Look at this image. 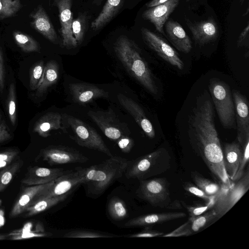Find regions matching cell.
<instances>
[{"mask_svg": "<svg viewBox=\"0 0 249 249\" xmlns=\"http://www.w3.org/2000/svg\"><path fill=\"white\" fill-rule=\"evenodd\" d=\"M59 77V66L54 60L49 61L45 66L43 80L36 89V95L42 96L49 88L56 83Z\"/></svg>", "mask_w": 249, "mask_h": 249, "instance_id": "obj_28", "label": "cell"}, {"mask_svg": "<svg viewBox=\"0 0 249 249\" xmlns=\"http://www.w3.org/2000/svg\"><path fill=\"white\" fill-rule=\"evenodd\" d=\"M164 234L163 232L154 230L149 227L145 228L140 232L132 233L126 235L129 237H154L157 236H161Z\"/></svg>", "mask_w": 249, "mask_h": 249, "instance_id": "obj_44", "label": "cell"}, {"mask_svg": "<svg viewBox=\"0 0 249 249\" xmlns=\"http://www.w3.org/2000/svg\"><path fill=\"white\" fill-rule=\"evenodd\" d=\"M88 24V16L85 13H79L77 18L73 19L71 24L72 33L78 45L80 44L83 40Z\"/></svg>", "mask_w": 249, "mask_h": 249, "instance_id": "obj_32", "label": "cell"}, {"mask_svg": "<svg viewBox=\"0 0 249 249\" xmlns=\"http://www.w3.org/2000/svg\"><path fill=\"white\" fill-rule=\"evenodd\" d=\"M70 193L51 197H38L26 209L27 216L37 214L64 201Z\"/></svg>", "mask_w": 249, "mask_h": 249, "instance_id": "obj_27", "label": "cell"}, {"mask_svg": "<svg viewBox=\"0 0 249 249\" xmlns=\"http://www.w3.org/2000/svg\"><path fill=\"white\" fill-rule=\"evenodd\" d=\"M19 153V150L16 148L0 151V171L14 162Z\"/></svg>", "mask_w": 249, "mask_h": 249, "instance_id": "obj_40", "label": "cell"}, {"mask_svg": "<svg viewBox=\"0 0 249 249\" xmlns=\"http://www.w3.org/2000/svg\"><path fill=\"white\" fill-rule=\"evenodd\" d=\"M117 97L121 105L133 117L146 136L150 138H154L155 132L153 125L141 107L131 98L124 94H119Z\"/></svg>", "mask_w": 249, "mask_h": 249, "instance_id": "obj_20", "label": "cell"}, {"mask_svg": "<svg viewBox=\"0 0 249 249\" xmlns=\"http://www.w3.org/2000/svg\"><path fill=\"white\" fill-rule=\"evenodd\" d=\"M186 0L187 1H190V0Z\"/></svg>", "mask_w": 249, "mask_h": 249, "instance_id": "obj_54", "label": "cell"}, {"mask_svg": "<svg viewBox=\"0 0 249 249\" xmlns=\"http://www.w3.org/2000/svg\"><path fill=\"white\" fill-rule=\"evenodd\" d=\"M57 129L63 130L62 114L57 112H49L41 116L36 122L33 132L46 138L50 135L51 131Z\"/></svg>", "mask_w": 249, "mask_h": 249, "instance_id": "obj_26", "label": "cell"}, {"mask_svg": "<svg viewBox=\"0 0 249 249\" xmlns=\"http://www.w3.org/2000/svg\"><path fill=\"white\" fill-rule=\"evenodd\" d=\"M116 143L122 152L128 153L134 145V141L129 135H124L118 139Z\"/></svg>", "mask_w": 249, "mask_h": 249, "instance_id": "obj_43", "label": "cell"}, {"mask_svg": "<svg viewBox=\"0 0 249 249\" xmlns=\"http://www.w3.org/2000/svg\"><path fill=\"white\" fill-rule=\"evenodd\" d=\"M45 66L44 61L41 60L36 63L30 72V88L31 90L36 89L42 83Z\"/></svg>", "mask_w": 249, "mask_h": 249, "instance_id": "obj_37", "label": "cell"}, {"mask_svg": "<svg viewBox=\"0 0 249 249\" xmlns=\"http://www.w3.org/2000/svg\"><path fill=\"white\" fill-rule=\"evenodd\" d=\"M165 24L167 37L173 46L180 52H190L192 49V41L182 26L173 20H169Z\"/></svg>", "mask_w": 249, "mask_h": 249, "instance_id": "obj_23", "label": "cell"}, {"mask_svg": "<svg viewBox=\"0 0 249 249\" xmlns=\"http://www.w3.org/2000/svg\"><path fill=\"white\" fill-rule=\"evenodd\" d=\"M171 159L168 152L165 148H160L134 160H129L124 174L127 178L139 180L148 179L168 170Z\"/></svg>", "mask_w": 249, "mask_h": 249, "instance_id": "obj_4", "label": "cell"}, {"mask_svg": "<svg viewBox=\"0 0 249 249\" xmlns=\"http://www.w3.org/2000/svg\"><path fill=\"white\" fill-rule=\"evenodd\" d=\"M249 8L248 6L247 8V10H246V12L243 15V16H247L249 14Z\"/></svg>", "mask_w": 249, "mask_h": 249, "instance_id": "obj_50", "label": "cell"}, {"mask_svg": "<svg viewBox=\"0 0 249 249\" xmlns=\"http://www.w3.org/2000/svg\"><path fill=\"white\" fill-rule=\"evenodd\" d=\"M88 115L97 125L105 135L113 141L116 142L123 136L129 135L125 131L126 127L123 126L110 108L105 111L90 110L88 112Z\"/></svg>", "mask_w": 249, "mask_h": 249, "instance_id": "obj_9", "label": "cell"}, {"mask_svg": "<svg viewBox=\"0 0 249 249\" xmlns=\"http://www.w3.org/2000/svg\"><path fill=\"white\" fill-rule=\"evenodd\" d=\"M215 218L217 213L213 209L200 215L190 216L188 222L192 233L199 231Z\"/></svg>", "mask_w": 249, "mask_h": 249, "instance_id": "obj_31", "label": "cell"}, {"mask_svg": "<svg viewBox=\"0 0 249 249\" xmlns=\"http://www.w3.org/2000/svg\"><path fill=\"white\" fill-rule=\"evenodd\" d=\"M238 143L242 146L249 138V107L247 98L238 90L232 91Z\"/></svg>", "mask_w": 249, "mask_h": 249, "instance_id": "obj_14", "label": "cell"}, {"mask_svg": "<svg viewBox=\"0 0 249 249\" xmlns=\"http://www.w3.org/2000/svg\"><path fill=\"white\" fill-rule=\"evenodd\" d=\"M242 156L236 173L232 181H235L239 179L245 172V168L249 162V138H248L242 146Z\"/></svg>", "mask_w": 249, "mask_h": 249, "instance_id": "obj_39", "label": "cell"}, {"mask_svg": "<svg viewBox=\"0 0 249 249\" xmlns=\"http://www.w3.org/2000/svg\"><path fill=\"white\" fill-rule=\"evenodd\" d=\"M40 157L51 166L84 163L89 158L75 149L63 145H51L41 150Z\"/></svg>", "mask_w": 249, "mask_h": 249, "instance_id": "obj_11", "label": "cell"}, {"mask_svg": "<svg viewBox=\"0 0 249 249\" xmlns=\"http://www.w3.org/2000/svg\"><path fill=\"white\" fill-rule=\"evenodd\" d=\"M215 202V196L207 203L204 205H197L194 206H186L190 216L200 215L210 210L213 207Z\"/></svg>", "mask_w": 249, "mask_h": 249, "instance_id": "obj_41", "label": "cell"}, {"mask_svg": "<svg viewBox=\"0 0 249 249\" xmlns=\"http://www.w3.org/2000/svg\"><path fill=\"white\" fill-rule=\"evenodd\" d=\"M11 137V134L7 130L4 123L0 126V143L9 140Z\"/></svg>", "mask_w": 249, "mask_h": 249, "instance_id": "obj_48", "label": "cell"}, {"mask_svg": "<svg viewBox=\"0 0 249 249\" xmlns=\"http://www.w3.org/2000/svg\"><path fill=\"white\" fill-rule=\"evenodd\" d=\"M22 164L21 161H15L0 171V192L7 187Z\"/></svg>", "mask_w": 249, "mask_h": 249, "instance_id": "obj_34", "label": "cell"}, {"mask_svg": "<svg viewBox=\"0 0 249 249\" xmlns=\"http://www.w3.org/2000/svg\"><path fill=\"white\" fill-rule=\"evenodd\" d=\"M107 211L110 217L114 220H124L128 215V211L125 202L117 196L110 199Z\"/></svg>", "mask_w": 249, "mask_h": 249, "instance_id": "obj_30", "label": "cell"}, {"mask_svg": "<svg viewBox=\"0 0 249 249\" xmlns=\"http://www.w3.org/2000/svg\"><path fill=\"white\" fill-rule=\"evenodd\" d=\"M184 188L187 192L207 201L211 199L214 196L208 195L197 186L191 183H186L184 185Z\"/></svg>", "mask_w": 249, "mask_h": 249, "instance_id": "obj_42", "label": "cell"}, {"mask_svg": "<svg viewBox=\"0 0 249 249\" xmlns=\"http://www.w3.org/2000/svg\"><path fill=\"white\" fill-rule=\"evenodd\" d=\"M246 0H240V3L242 5Z\"/></svg>", "mask_w": 249, "mask_h": 249, "instance_id": "obj_53", "label": "cell"}, {"mask_svg": "<svg viewBox=\"0 0 249 249\" xmlns=\"http://www.w3.org/2000/svg\"><path fill=\"white\" fill-rule=\"evenodd\" d=\"M209 89L220 121L225 128H235V107L229 86L219 79H211Z\"/></svg>", "mask_w": 249, "mask_h": 249, "instance_id": "obj_6", "label": "cell"}, {"mask_svg": "<svg viewBox=\"0 0 249 249\" xmlns=\"http://www.w3.org/2000/svg\"><path fill=\"white\" fill-rule=\"evenodd\" d=\"M21 6L20 0H0V19L15 16Z\"/></svg>", "mask_w": 249, "mask_h": 249, "instance_id": "obj_36", "label": "cell"}, {"mask_svg": "<svg viewBox=\"0 0 249 249\" xmlns=\"http://www.w3.org/2000/svg\"><path fill=\"white\" fill-rule=\"evenodd\" d=\"M192 177L196 186L209 196L216 195L221 188V185L213 182L197 174L193 173Z\"/></svg>", "mask_w": 249, "mask_h": 249, "instance_id": "obj_33", "label": "cell"}, {"mask_svg": "<svg viewBox=\"0 0 249 249\" xmlns=\"http://www.w3.org/2000/svg\"><path fill=\"white\" fill-rule=\"evenodd\" d=\"M194 39L199 45H204L215 40L218 36L219 29L213 19L192 22L186 20Z\"/></svg>", "mask_w": 249, "mask_h": 249, "instance_id": "obj_18", "label": "cell"}, {"mask_svg": "<svg viewBox=\"0 0 249 249\" xmlns=\"http://www.w3.org/2000/svg\"><path fill=\"white\" fill-rule=\"evenodd\" d=\"M102 0H94V1H95V2L96 3H99V4Z\"/></svg>", "mask_w": 249, "mask_h": 249, "instance_id": "obj_52", "label": "cell"}, {"mask_svg": "<svg viewBox=\"0 0 249 249\" xmlns=\"http://www.w3.org/2000/svg\"><path fill=\"white\" fill-rule=\"evenodd\" d=\"M8 115L11 123L15 125L16 122V92L14 83L10 85L7 96Z\"/></svg>", "mask_w": 249, "mask_h": 249, "instance_id": "obj_38", "label": "cell"}, {"mask_svg": "<svg viewBox=\"0 0 249 249\" xmlns=\"http://www.w3.org/2000/svg\"><path fill=\"white\" fill-rule=\"evenodd\" d=\"M186 216L183 212H166L150 213L139 216L127 221L124 228L148 227L171 220L182 218Z\"/></svg>", "mask_w": 249, "mask_h": 249, "instance_id": "obj_22", "label": "cell"}, {"mask_svg": "<svg viewBox=\"0 0 249 249\" xmlns=\"http://www.w3.org/2000/svg\"><path fill=\"white\" fill-rule=\"evenodd\" d=\"M192 234L189 229V223L187 221L185 223L182 224L180 227L166 234H163L162 237H179L183 236H188Z\"/></svg>", "mask_w": 249, "mask_h": 249, "instance_id": "obj_45", "label": "cell"}, {"mask_svg": "<svg viewBox=\"0 0 249 249\" xmlns=\"http://www.w3.org/2000/svg\"><path fill=\"white\" fill-rule=\"evenodd\" d=\"M5 84V69L3 56L1 49L0 47V92H2Z\"/></svg>", "mask_w": 249, "mask_h": 249, "instance_id": "obj_47", "label": "cell"}, {"mask_svg": "<svg viewBox=\"0 0 249 249\" xmlns=\"http://www.w3.org/2000/svg\"><path fill=\"white\" fill-rule=\"evenodd\" d=\"M192 144L213 175L222 185L233 183L228 177L224 165L223 154L214 125L204 124L197 126L192 136Z\"/></svg>", "mask_w": 249, "mask_h": 249, "instance_id": "obj_1", "label": "cell"}, {"mask_svg": "<svg viewBox=\"0 0 249 249\" xmlns=\"http://www.w3.org/2000/svg\"><path fill=\"white\" fill-rule=\"evenodd\" d=\"M180 0H168L160 4L149 7L143 11L142 17L152 23L158 32L164 34V25Z\"/></svg>", "mask_w": 249, "mask_h": 249, "instance_id": "obj_15", "label": "cell"}, {"mask_svg": "<svg viewBox=\"0 0 249 249\" xmlns=\"http://www.w3.org/2000/svg\"><path fill=\"white\" fill-rule=\"evenodd\" d=\"M53 5L56 6L58 11L60 23V33L62 44L68 49L75 48L78 44L74 37L71 30L73 20L71 11L72 0H52Z\"/></svg>", "mask_w": 249, "mask_h": 249, "instance_id": "obj_13", "label": "cell"}, {"mask_svg": "<svg viewBox=\"0 0 249 249\" xmlns=\"http://www.w3.org/2000/svg\"><path fill=\"white\" fill-rule=\"evenodd\" d=\"M69 89L73 101L80 105L90 103L99 98H108L107 91L87 83L70 84Z\"/></svg>", "mask_w": 249, "mask_h": 249, "instance_id": "obj_19", "label": "cell"}, {"mask_svg": "<svg viewBox=\"0 0 249 249\" xmlns=\"http://www.w3.org/2000/svg\"><path fill=\"white\" fill-rule=\"evenodd\" d=\"M137 196L154 207L168 208L171 203L169 183L165 178L140 180Z\"/></svg>", "mask_w": 249, "mask_h": 249, "instance_id": "obj_8", "label": "cell"}, {"mask_svg": "<svg viewBox=\"0 0 249 249\" xmlns=\"http://www.w3.org/2000/svg\"><path fill=\"white\" fill-rule=\"evenodd\" d=\"M114 50L129 74L150 93L157 95L158 89L154 75L135 42L121 36L115 43Z\"/></svg>", "mask_w": 249, "mask_h": 249, "instance_id": "obj_3", "label": "cell"}, {"mask_svg": "<svg viewBox=\"0 0 249 249\" xmlns=\"http://www.w3.org/2000/svg\"><path fill=\"white\" fill-rule=\"evenodd\" d=\"M13 36L16 44L22 51L26 53L40 52L39 44L29 35L16 30L13 32Z\"/></svg>", "mask_w": 249, "mask_h": 249, "instance_id": "obj_29", "label": "cell"}, {"mask_svg": "<svg viewBox=\"0 0 249 249\" xmlns=\"http://www.w3.org/2000/svg\"><path fill=\"white\" fill-rule=\"evenodd\" d=\"M141 33L145 43L162 59L179 70L184 64L177 52L162 37L145 28Z\"/></svg>", "mask_w": 249, "mask_h": 249, "instance_id": "obj_10", "label": "cell"}, {"mask_svg": "<svg viewBox=\"0 0 249 249\" xmlns=\"http://www.w3.org/2000/svg\"><path fill=\"white\" fill-rule=\"evenodd\" d=\"M84 179L83 167H77L73 170L66 171L56 178L53 185L39 197H51L71 194L82 184Z\"/></svg>", "mask_w": 249, "mask_h": 249, "instance_id": "obj_12", "label": "cell"}, {"mask_svg": "<svg viewBox=\"0 0 249 249\" xmlns=\"http://www.w3.org/2000/svg\"><path fill=\"white\" fill-rule=\"evenodd\" d=\"M249 189V168L238 180L228 187L221 184V188L215 196V202L213 208L220 218L229 212Z\"/></svg>", "mask_w": 249, "mask_h": 249, "instance_id": "obj_7", "label": "cell"}, {"mask_svg": "<svg viewBox=\"0 0 249 249\" xmlns=\"http://www.w3.org/2000/svg\"><path fill=\"white\" fill-rule=\"evenodd\" d=\"M167 0H151L146 3L145 6L147 8H149L162 3Z\"/></svg>", "mask_w": 249, "mask_h": 249, "instance_id": "obj_49", "label": "cell"}, {"mask_svg": "<svg viewBox=\"0 0 249 249\" xmlns=\"http://www.w3.org/2000/svg\"><path fill=\"white\" fill-rule=\"evenodd\" d=\"M128 162L126 159L112 156L99 164L83 168L84 179L82 185L86 196L93 198L100 196L123 176Z\"/></svg>", "mask_w": 249, "mask_h": 249, "instance_id": "obj_2", "label": "cell"}, {"mask_svg": "<svg viewBox=\"0 0 249 249\" xmlns=\"http://www.w3.org/2000/svg\"><path fill=\"white\" fill-rule=\"evenodd\" d=\"M53 180L49 183L28 186L20 194L9 213V217L13 218L25 212L28 206L38 197L42 195L53 184Z\"/></svg>", "mask_w": 249, "mask_h": 249, "instance_id": "obj_17", "label": "cell"}, {"mask_svg": "<svg viewBox=\"0 0 249 249\" xmlns=\"http://www.w3.org/2000/svg\"><path fill=\"white\" fill-rule=\"evenodd\" d=\"M125 0H107L101 12L91 24V29L99 30L112 20L118 14Z\"/></svg>", "mask_w": 249, "mask_h": 249, "instance_id": "obj_25", "label": "cell"}, {"mask_svg": "<svg viewBox=\"0 0 249 249\" xmlns=\"http://www.w3.org/2000/svg\"><path fill=\"white\" fill-rule=\"evenodd\" d=\"M30 25L51 42L59 43L58 36L44 8L41 5L36 7L29 15Z\"/></svg>", "mask_w": 249, "mask_h": 249, "instance_id": "obj_16", "label": "cell"}, {"mask_svg": "<svg viewBox=\"0 0 249 249\" xmlns=\"http://www.w3.org/2000/svg\"><path fill=\"white\" fill-rule=\"evenodd\" d=\"M63 131L79 145L112 156L100 135L91 126L81 120L67 114H62Z\"/></svg>", "mask_w": 249, "mask_h": 249, "instance_id": "obj_5", "label": "cell"}, {"mask_svg": "<svg viewBox=\"0 0 249 249\" xmlns=\"http://www.w3.org/2000/svg\"><path fill=\"white\" fill-rule=\"evenodd\" d=\"M65 172L62 168L30 167L22 179L21 183L27 186L46 184L54 180Z\"/></svg>", "mask_w": 249, "mask_h": 249, "instance_id": "obj_21", "label": "cell"}, {"mask_svg": "<svg viewBox=\"0 0 249 249\" xmlns=\"http://www.w3.org/2000/svg\"><path fill=\"white\" fill-rule=\"evenodd\" d=\"M224 165L226 174L232 181L238 169L242 156L241 146L238 142H232L224 145Z\"/></svg>", "mask_w": 249, "mask_h": 249, "instance_id": "obj_24", "label": "cell"}, {"mask_svg": "<svg viewBox=\"0 0 249 249\" xmlns=\"http://www.w3.org/2000/svg\"><path fill=\"white\" fill-rule=\"evenodd\" d=\"M4 123V122L2 120V119H1V114L0 113V126H1V125Z\"/></svg>", "mask_w": 249, "mask_h": 249, "instance_id": "obj_51", "label": "cell"}, {"mask_svg": "<svg viewBox=\"0 0 249 249\" xmlns=\"http://www.w3.org/2000/svg\"><path fill=\"white\" fill-rule=\"evenodd\" d=\"M249 23L247 22L246 26L241 32L237 41V46L239 47H249Z\"/></svg>", "mask_w": 249, "mask_h": 249, "instance_id": "obj_46", "label": "cell"}, {"mask_svg": "<svg viewBox=\"0 0 249 249\" xmlns=\"http://www.w3.org/2000/svg\"><path fill=\"white\" fill-rule=\"evenodd\" d=\"M120 236L113 233L101 231L76 229L71 230L64 234V237L68 238H101L115 237Z\"/></svg>", "mask_w": 249, "mask_h": 249, "instance_id": "obj_35", "label": "cell"}]
</instances>
